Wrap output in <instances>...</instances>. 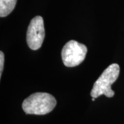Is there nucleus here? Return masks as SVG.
<instances>
[{"label":"nucleus","instance_id":"f257e3e1","mask_svg":"<svg viewBox=\"0 0 124 124\" xmlns=\"http://www.w3.org/2000/svg\"><path fill=\"white\" fill-rule=\"evenodd\" d=\"M57 101L53 95L46 93H36L27 97L22 103V108L27 115H44L54 108Z\"/></svg>","mask_w":124,"mask_h":124},{"label":"nucleus","instance_id":"423d86ee","mask_svg":"<svg viewBox=\"0 0 124 124\" xmlns=\"http://www.w3.org/2000/svg\"><path fill=\"white\" fill-rule=\"evenodd\" d=\"M4 54L2 51L0 52V77H1L2 72L4 70Z\"/></svg>","mask_w":124,"mask_h":124},{"label":"nucleus","instance_id":"7ed1b4c3","mask_svg":"<svg viewBox=\"0 0 124 124\" xmlns=\"http://www.w3.org/2000/svg\"><path fill=\"white\" fill-rule=\"evenodd\" d=\"M87 51L88 49L85 45L75 40H70L62 49V61L67 67L77 66L84 62Z\"/></svg>","mask_w":124,"mask_h":124},{"label":"nucleus","instance_id":"20e7f679","mask_svg":"<svg viewBox=\"0 0 124 124\" xmlns=\"http://www.w3.org/2000/svg\"><path fill=\"white\" fill-rule=\"evenodd\" d=\"M44 37V19L41 16H36L31 21L27 30V44L31 50H37L41 48Z\"/></svg>","mask_w":124,"mask_h":124},{"label":"nucleus","instance_id":"39448f33","mask_svg":"<svg viewBox=\"0 0 124 124\" xmlns=\"http://www.w3.org/2000/svg\"><path fill=\"white\" fill-rule=\"evenodd\" d=\"M17 0H0V17H5L12 13Z\"/></svg>","mask_w":124,"mask_h":124},{"label":"nucleus","instance_id":"f03ea898","mask_svg":"<svg viewBox=\"0 0 124 124\" xmlns=\"http://www.w3.org/2000/svg\"><path fill=\"white\" fill-rule=\"evenodd\" d=\"M119 72V66L117 63L110 65L94 82L90 93L91 97L96 99L104 94L107 97H112L115 92L111 88V85L117 79Z\"/></svg>","mask_w":124,"mask_h":124}]
</instances>
